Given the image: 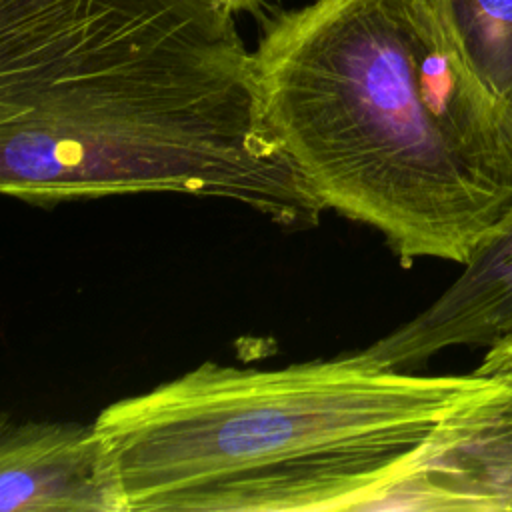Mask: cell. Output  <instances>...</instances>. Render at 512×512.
<instances>
[{
  "label": "cell",
  "mask_w": 512,
  "mask_h": 512,
  "mask_svg": "<svg viewBox=\"0 0 512 512\" xmlns=\"http://www.w3.org/2000/svg\"><path fill=\"white\" fill-rule=\"evenodd\" d=\"M0 192L36 206L188 194L284 228L324 212L218 0H0Z\"/></svg>",
  "instance_id": "6da1fadb"
},
{
  "label": "cell",
  "mask_w": 512,
  "mask_h": 512,
  "mask_svg": "<svg viewBox=\"0 0 512 512\" xmlns=\"http://www.w3.org/2000/svg\"><path fill=\"white\" fill-rule=\"evenodd\" d=\"M266 118L322 208L404 266L466 264L512 210V114L446 0H314L266 20Z\"/></svg>",
  "instance_id": "7a4b0ae2"
},
{
  "label": "cell",
  "mask_w": 512,
  "mask_h": 512,
  "mask_svg": "<svg viewBox=\"0 0 512 512\" xmlns=\"http://www.w3.org/2000/svg\"><path fill=\"white\" fill-rule=\"evenodd\" d=\"M496 376H424L362 350L278 368L204 362L106 406L126 512L386 510L422 446Z\"/></svg>",
  "instance_id": "3957f363"
},
{
  "label": "cell",
  "mask_w": 512,
  "mask_h": 512,
  "mask_svg": "<svg viewBox=\"0 0 512 512\" xmlns=\"http://www.w3.org/2000/svg\"><path fill=\"white\" fill-rule=\"evenodd\" d=\"M386 510L512 512V380L442 420Z\"/></svg>",
  "instance_id": "277c9868"
},
{
  "label": "cell",
  "mask_w": 512,
  "mask_h": 512,
  "mask_svg": "<svg viewBox=\"0 0 512 512\" xmlns=\"http://www.w3.org/2000/svg\"><path fill=\"white\" fill-rule=\"evenodd\" d=\"M2 512H126L94 424L30 420L0 430Z\"/></svg>",
  "instance_id": "5b68a950"
},
{
  "label": "cell",
  "mask_w": 512,
  "mask_h": 512,
  "mask_svg": "<svg viewBox=\"0 0 512 512\" xmlns=\"http://www.w3.org/2000/svg\"><path fill=\"white\" fill-rule=\"evenodd\" d=\"M462 266L428 308L362 352L382 366L410 370L452 346L512 342V210Z\"/></svg>",
  "instance_id": "8992f818"
},
{
  "label": "cell",
  "mask_w": 512,
  "mask_h": 512,
  "mask_svg": "<svg viewBox=\"0 0 512 512\" xmlns=\"http://www.w3.org/2000/svg\"><path fill=\"white\" fill-rule=\"evenodd\" d=\"M464 48L512 114V0H446Z\"/></svg>",
  "instance_id": "52a82bcc"
},
{
  "label": "cell",
  "mask_w": 512,
  "mask_h": 512,
  "mask_svg": "<svg viewBox=\"0 0 512 512\" xmlns=\"http://www.w3.org/2000/svg\"><path fill=\"white\" fill-rule=\"evenodd\" d=\"M480 376H496L512 380V342L488 348L480 366L474 370Z\"/></svg>",
  "instance_id": "ba28073f"
},
{
  "label": "cell",
  "mask_w": 512,
  "mask_h": 512,
  "mask_svg": "<svg viewBox=\"0 0 512 512\" xmlns=\"http://www.w3.org/2000/svg\"><path fill=\"white\" fill-rule=\"evenodd\" d=\"M234 14H256L262 6V0H218Z\"/></svg>",
  "instance_id": "9c48e42d"
}]
</instances>
